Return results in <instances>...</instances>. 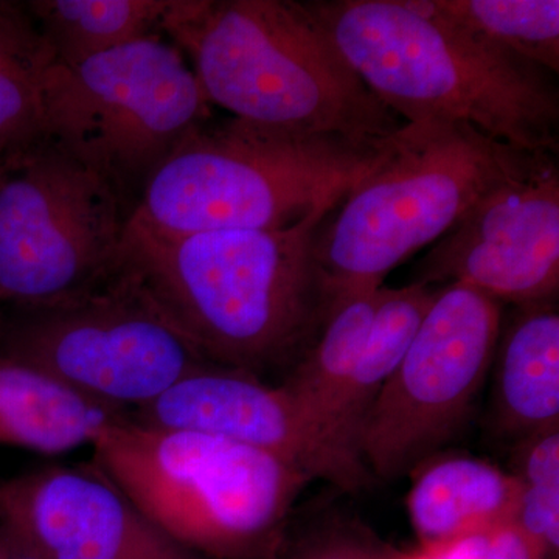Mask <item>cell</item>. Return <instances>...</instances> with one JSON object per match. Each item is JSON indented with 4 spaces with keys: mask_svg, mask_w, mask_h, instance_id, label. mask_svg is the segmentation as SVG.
I'll return each mask as SVG.
<instances>
[{
    "mask_svg": "<svg viewBox=\"0 0 559 559\" xmlns=\"http://www.w3.org/2000/svg\"><path fill=\"white\" fill-rule=\"evenodd\" d=\"M127 417L0 352V447L64 454Z\"/></svg>",
    "mask_w": 559,
    "mask_h": 559,
    "instance_id": "cell-16",
    "label": "cell"
},
{
    "mask_svg": "<svg viewBox=\"0 0 559 559\" xmlns=\"http://www.w3.org/2000/svg\"><path fill=\"white\" fill-rule=\"evenodd\" d=\"M9 559H39L36 555L31 554V551L21 549V547L16 546V550L11 555Z\"/></svg>",
    "mask_w": 559,
    "mask_h": 559,
    "instance_id": "cell-26",
    "label": "cell"
},
{
    "mask_svg": "<svg viewBox=\"0 0 559 559\" xmlns=\"http://www.w3.org/2000/svg\"><path fill=\"white\" fill-rule=\"evenodd\" d=\"M381 544L352 522H325L299 536H289L286 528L277 549L267 559H407Z\"/></svg>",
    "mask_w": 559,
    "mask_h": 559,
    "instance_id": "cell-23",
    "label": "cell"
},
{
    "mask_svg": "<svg viewBox=\"0 0 559 559\" xmlns=\"http://www.w3.org/2000/svg\"><path fill=\"white\" fill-rule=\"evenodd\" d=\"M3 322V307L0 305V325H2Z\"/></svg>",
    "mask_w": 559,
    "mask_h": 559,
    "instance_id": "cell-28",
    "label": "cell"
},
{
    "mask_svg": "<svg viewBox=\"0 0 559 559\" xmlns=\"http://www.w3.org/2000/svg\"><path fill=\"white\" fill-rule=\"evenodd\" d=\"M433 10L557 75L558 0H429Z\"/></svg>",
    "mask_w": 559,
    "mask_h": 559,
    "instance_id": "cell-21",
    "label": "cell"
},
{
    "mask_svg": "<svg viewBox=\"0 0 559 559\" xmlns=\"http://www.w3.org/2000/svg\"><path fill=\"white\" fill-rule=\"evenodd\" d=\"M0 522L39 559H204L165 535L94 463L0 481Z\"/></svg>",
    "mask_w": 559,
    "mask_h": 559,
    "instance_id": "cell-13",
    "label": "cell"
},
{
    "mask_svg": "<svg viewBox=\"0 0 559 559\" xmlns=\"http://www.w3.org/2000/svg\"><path fill=\"white\" fill-rule=\"evenodd\" d=\"M485 538H474L462 540V543L452 544L450 547H443L439 550L425 551L407 557V559H481L484 557Z\"/></svg>",
    "mask_w": 559,
    "mask_h": 559,
    "instance_id": "cell-25",
    "label": "cell"
},
{
    "mask_svg": "<svg viewBox=\"0 0 559 559\" xmlns=\"http://www.w3.org/2000/svg\"><path fill=\"white\" fill-rule=\"evenodd\" d=\"M130 418L148 428L197 430L237 441L349 495L373 480L362 460L334 440L285 385L245 371L213 367L191 374Z\"/></svg>",
    "mask_w": 559,
    "mask_h": 559,
    "instance_id": "cell-12",
    "label": "cell"
},
{
    "mask_svg": "<svg viewBox=\"0 0 559 559\" xmlns=\"http://www.w3.org/2000/svg\"><path fill=\"white\" fill-rule=\"evenodd\" d=\"M502 330V304L471 286L437 289L406 355L371 404L358 452L373 479L399 480L460 432Z\"/></svg>",
    "mask_w": 559,
    "mask_h": 559,
    "instance_id": "cell-10",
    "label": "cell"
},
{
    "mask_svg": "<svg viewBox=\"0 0 559 559\" xmlns=\"http://www.w3.org/2000/svg\"><path fill=\"white\" fill-rule=\"evenodd\" d=\"M55 66L27 2L0 0V160L47 139V84Z\"/></svg>",
    "mask_w": 559,
    "mask_h": 559,
    "instance_id": "cell-17",
    "label": "cell"
},
{
    "mask_svg": "<svg viewBox=\"0 0 559 559\" xmlns=\"http://www.w3.org/2000/svg\"><path fill=\"white\" fill-rule=\"evenodd\" d=\"M557 162L481 134L460 121L404 123L384 159L342 200L316 237L329 311L382 288L390 271L450 234L487 194Z\"/></svg>",
    "mask_w": 559,
    "mask_h": 559,
    "instance_id": "cell-4",
    "label": "cell"
},
{
    "mask_svg": "<svg viewBox=\"0 0 559 559\" xmlns=\"http://www.w3.org/2000/svg\"><path fill=\"white\" fill-rule=\"evenodd\" d=\"M436 294V288L419 282L403 288L382 286L380 290L369 340L342 393L334 423L337 437L356 455H359L358 436L364 418L406 355Z\"/></svg>",
    "mask_w": 559,
    "mask_h": 559,
    "instance_id": "cell-20",
    "label": "cell"
},
{
    "mask_svg": "<svg viewBox=\"0 0 559 559\" xmlns=\"http://www.w3.org/2000/svg\"><path fill=\"white\" fill-rule=\"evenodd\" d=\"M411 476L407 511L421 550L484 538L516 521L522 480L484 460L436 455Z\"/></svg>",
    "mask_w": 559,
    "mask_h": 559,
    "instance_id": "cell-14",
    "label": "cell"
},
{
    "mask_svg": "<svg viewBox=\"0 0 559 559\" xmlns=\"http://www.w3.org/2000/svg\"><path fill=\"white\" fill-rule=\"evenodd\" d=\"M46 106L47 138L112 180L134 207L162 162L210 120L200 81L165 35L55 66Z\"/></svg>",
    "mask_w": 559,
    "mask_h": 559,
    "instance_id": "cell-8",
    "label": "cell"
},
{
    "mask_svg": "<svg viewBox=\"0 0 559 559\" xmlns=\"http://www.w3.org/2000/svg\"><path fill=\"white\" fill-rule=\"evenodd\" d=\"M173 0H31L28 10L58 66H76L164 35Z\"/></svg>",
    "mask_w": 559,
    "mask_h": 559,
    "instance_id": "cell-19",
    "label": "cell"
},
{
    "mask_svg": "<svg viewBox=\"0 0 559 559\" xmlns=\"http://www.w3.org/2000/svg\"><path fill=\"white\" fill-rule=\"evenodd\" d=\"M94 463L153 524L201 558L267 559L311 479L267 452L130 417L92 441Z\"/></svg>",
    "mask_w": 559,
    "mask_h": 559,
    "instance_id": "cell-6",
    "label": "cell"
},
{
    "mask_svg": "<svg viewBox=\"0 0 559 559\" xmlns=\"http://www.w3.org/2000/svg\"><path fill=\"white\" fill-rule=\"evenodd\" d=\"M380 290L334 304L318 337L282 382L342 447L345 444L334 428L337 407L369 340Z\"/></svg>",
    "mask_w": 559,
    "mask_h": 559,
    "instance_id": "cell-18",
    "label": "cell"
},
{
    "mask_svg": "<svg viewBox=\"0 0 559 559\" xmlns=\"http://www.w3.org/2000/svg\"><path fill=\"white\" fill-rule=\"evenodd\" d=\"M496 423L525 440L559 428V314L550 304L522 305L496 348Z\"/></svg>",
    "mask_w": 559,
    "mask_h": 559,
    "instance_id": "cell-15",
    "label": "cell"
},
{
    "mask_svg": "<svg viewBox=\"0 0 559 559\" xmlns=\"http://www.w3.org/2000/svg\"><path fill=\"white\" fill-rule=\"evenodd\" d=\"M360 80L404 123L460 121L558 156L554 73L433 10L429 0L304 2Z\"/></svg>",
    "mask_w": 559,
    "mask_h": 559,
    "instance_id": "cell-2",
    "label": "cell"
},
{
    "mask_svg": "<svg viewBox=\"0 0 559 559\" xmlns=\"http://www.w3.org/2000/svg\"><path fill=\"white\" fill-rule=\"evenodd\" d=\"M162 33L190 58L210 105L234 119L380 143L403 127L304 2L173 0Z\"/></svg>",
    "mask_w": 559,
    "mask_h": 559,
    "instance_id": "cell-3",
    "label": "cell"
},
{
    "mask_svg": "<svg viewBox=\"0 0 559 559\" xmlns=\"http://www.w3.org/2000/svg\"><path fill=\"white\" fill-rule=\"evenodd\" d=\"M14 550H16V546L13 547V549L9 550L5 549V547L0 546V559H9L11 555L14 554Z\"/></svg>",
    "mask_w": 559,
    "mask_h": 559,
    "instance_id": "cell-27",
    "label": "cell"
},
{
    "mask_svg": "<svg viewBox=\"0 0 559 559\" xmlns=\"http://www.w3.org/2000/svg\"><path fill=\"white\" fill-rule=\"evenodd\" d=\"M414 282L460 283L499 304H550L559 289L557 162L491 191L417 264Z\"/></svg>",
    "mask_w": 559,
    "mask_h": 559,
    "instance_id": "cell-11",
    "label": "cell"
},
{
    "mask_svg": "<svg viewBox=\"0 0 559 559\" xmlns=\"http://www.w3.org/2000/svg\"><path fill=\"white\" fill-rule=\"evenodd\" d=\"M0 352L128 415L218 367L119 267L69 299L3 316Z\"/></svg>",
    "mask_w": 559,
    "mask_h": 559,
    "instance_id": "cell-9",
    "label": "cell"
},
{
    "mask_svg": "<svg viewBox=\"0 0 559 559\" xmlns=\"http://www.w3.org/2000/svg\"><path fill=\"white\" fill-rule=\"evenodd\" d=\"M481 559H544V557L516 524H510L485 538Z\"/></svg>",
    "mask_w": 559,
    "mask_h": 559,
    "instance_id": "cell-24",
    "label": "cell"
},
{
    "mask_svg": "<svg viewBox=\"0 0 559 559\" xmlns=\"http://www.w3.org/2000/svg\"><path fill=\"white\" fill-rule=\"evenodd\" d=\"M336 205L277 229L164 235L130 223L117 267L215 366L289 370L329 316L314 245Z\"/></svg>",
    "mask_w": 559,
    "mask_h": 559,
    "instance_id": "cell-1",
    "label": "cell"
},
{
    "mask_svg": "<svg viewBox=\"0 0 559 559\" xmlns=\"http://www.w3.org/2000/svg\"><path fill=\"white\" fill-rule=\"evenodd\" d=\"M134 210L57 140L0 160V305L43 307L108 278Z\"/></svg>",
    "mask_w": 559,
    "mask_h": 559,
    "instance_id": "cell-7",
    "label": "cell"
},
{
    "mask_svg": "<svg viewBox=\"0 0 559 559\" xmlns=\"http://www.w3.org/2000/svg\"><path fill=\"white\" fill-rule=\"evenodd\" d=\"M392 138L359 143L207 120L151 175L131 223L164 235L289 226L341 204L384 159Z\"/></svg>",
    "mask_w": 559,
    "mask_h": 559,
    "instance_id": "cell-5",
    "label": "cell"
},
{
    "mask_svg": "<svg viewBox=\"0 0 559 559\" xmlns=\"http://www.w3.org/2000/svg\"><path fill=\"white\" fill-rule=\"evenodd\" d=\"M516 476L524 485L514 524L544 559L559 551V428L521 440Z\"/></svg>",
    "mask_w": 559,
    "mask_h": 559,
    "instance_id": "cell-22",
    "label": "cell"
}]
</instances>
